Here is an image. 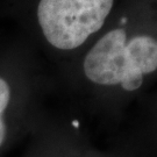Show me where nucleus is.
<instances>
[{"mask_svg":"<svg viewBox=\"0 0 157 157\" xmlns=\"http://www.w3.org/2000/svg\"><path fill=\"white\" fill-rule=\"evenodd\" d=\"M77 56L76 67L90 85L135 91L157 70V40L146 34L130 35L121 27L111 28L97 35Z\"/></svg>","mask_w":157,"mask_h":157,"instance_id":"obj_1","label":"nucleus"},{"mask_svg":"<svg viewBox=\"0 0 157 157\" xmlns=\"http://www.w3.org/2000/svg\"><path fill=\"white\" fill-rule=\"evenodd\" d=\"M41 67L40 54L20 34L0 43V151L30 129Z\"/></svg>","mask_w":157,"mask_h":157,"instance_id":"obj_2","label":"nucleus"}]
</instances>
